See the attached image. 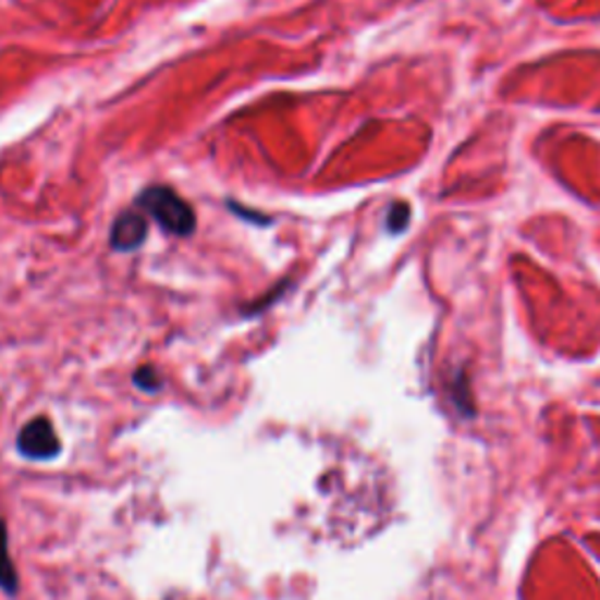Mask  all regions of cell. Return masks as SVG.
Instances as JSON below:
<instances>
[{
  "label": "cell",
  "instance_id": "2",
  "mask_svg": "<svg viewBox=\"0 0 600 600\" xmlns=\"http://www.w3.org/2000/svg\"><path fill=\"white\" fill-rule=\"evenodd\" d=\"M17 449L28 460H52L61 451V441L48 418H34L22 427Z\"/></svg>",
  "mask_w": 600,
  "mask_h": 600
},
{
  "label": "cell",
  "instance_id": "6",
  "mask_svg": "<svg viewBox=\"0 0 600 600\" xmlns=\"http://www.w3.org/2000/svg\"><path fill=\"white\" fill-rule=\"evenodd\" d=\"M408 217H411V209L408 205L399 203L390 209V217H388V228L390 233H402V230L408 225Z\"/></svg>",
  "mask_w": 600,
  "mask_h": 600
},
{
  "label": "cell",
  "instance_id": "4",
  "mask_svg": "<svg viewBox=\"0 0 600 600\" xmlns=\"http://www.w3.org/2000/svg\"><path fill=\"white\" fill-rule=\"evenodd\" d=\"M0 589H3L8 596H14L20 591V577H17V571H14V563L8 549V528L3 518H0Z\"/></svg>",
  "mask_w": 600,
  "mask_h": 600
},
{
  "label": "cell",
  "instance_id": "1",
  "mask_svg": "<svg viewBox=\"0 0 600 600\" xmlns=\"http://www.w3.org/2000/svg\"><path fill=\"white\" fill-rule=\"evenodd\" d=\"M136 205L172 235L188 237L193 235V230L197 225L193 207L179 193L167 186H150L142 191L136 197Z\"/></svg>",
  "mask_w": 600,
  "mask_h": 600
},
{
  "label": "cell",
  "instance_id": "3",
  "mask_svg": "<svg viewBox=\"0 0 600 600\" xmlns=\"http://www.w3.org/2000/svg\"><path fill=\"white\" fill-rule=\"evenodd\" d=\"M148 233V221L144 213L125 211L120 213L111 228V246L115 252H134L144 244Z\"/></svg>",
  "mask_w": 600,
  "mask_h": 600
},
{
  "label": "cell",
  "instance_id": "5",
  "mask_svg": "<svg viewBox=\"0 0 600 600\" xmlns=\"http://www.w3.org/2000/svg\"><path fill=\"white\" fill-rule=\"evenodd\" d=\"M134 384L142 388L144 392H158L160 390V376L152 366H142L134 374Z\"/></svg>",
  "mask_w": 600,
  "mask_h": 600
}]
</instances>
